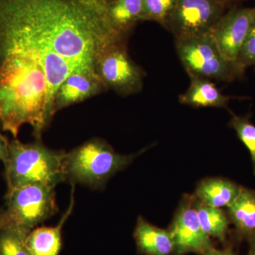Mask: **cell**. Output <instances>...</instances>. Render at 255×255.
<instances>
[{
  "label": "cell",
  "mask_w": 255,
  "mask_h": 255,
  "mask_svg": "<svg viewBox=\"0 0 255 255\" xmlns=\"http://www.w3.org/2000/svg\"><path fill=\"white\" fill-rule=\"evenodd\" d=\"M111 0H0V31L41 65L53 102L73 72L95 71L96 62L127 35L114 26Z\"/></svg>",
  "instance_id": "cell-1"
},
{
  "label": "cell",
  "mask_w": 255,
  "mask_h": 255,
  "mask_svg": "<svg viewBox=\"0 0 255 255\" xmlns=\"http://www.w3.org/2000/svg\"><path fill=\"white\" fill-rule=\"evenodd\" d=\"M54 116L48 97V82L39 63L26 55L8 54L0 58V124L4 131L17 138L24 124L33 128L36 139Z\"/></svg>",
  "instance_id": "cell-2"
},
{
  "label": "cell",
  "mask_w": 255,
  "mask_h": 255,
  "mask_svg": "<svg viewBox=\"0 0 255 255\" xmlns=\"http://www.w3.org/2000/svg\"><path fill=\"white\" fill-rule=\"evenodd\" d=\"M65 155L64 150L46 147L41 139L29 143L13 139L9 142L7 160L4 164L7 190L34 183L56 187L65 181Z\"/></svg>",
  "instance_id": "cell-3"
},
{
  "label": "cell",
  "mask_w": 255,
  "mask_h": 255,
  "mask_svg": "<svg viewBox=\"0 0 255 255\" xmlns=\"http://www.w3.org/2000/svg\"><path fill=\"white\" fill-rule=\"evenodd\" d=\"M139 154L122 155L103 139L92 138L66 152L63 162L65 181L73 185L79 183L102 189L111 177L128 167Z\"/></svg>",
  "instance_id": "cell-4"
},
{
  "label": "cell",
  "mask_w": 255,
  "mask_h": 255,
  "mask_svg": "<svg viewBox=\"0 0 255 255\" xmlns=\"http://www.w3.org/2000/svg\"><path fill=\"white\" fill-rule=\"evenodd\" d=\"M54 187L34 183L7 190L0 210V228L27 235L58 213Z\"/></svg>",
  "instance_id": "cell-5"
},
{
  "label": "cell",
  "mask_w": 255,
  "mask_h": 255,
  "mask_svg": "<svg viewBox=\"0 0 255 255\" xmlns=\"http://www.w3.org/2000/svg\"><path fill=\"white\" fill-rule=\"evenodd\" d=\"M175 47L189 78L232 82L244 75L246 69L222 54L211 33L175 39Z\"/></svg>",
  "instance_id": "cell-6"
},
{
  "label": "cell",
  "mask_w": 255,
  "mask_h": 255,
  "mask_svg": "<svg viewBox=\"0 0 255 255\" xmlns=\"http://www.w3.org/2000/svg\"><path fill=\"white\" fill-rule=\"evenodd\" d=\"M226 9L213 0H178L163 27L175 39L211 33Z\"/></svg>",
  "instance_id": "cell-7"
},
{
  "label": "cell",
  "mask_w": 255,
  "mask_h": 255,
  "mask_svg": "<svg viewBox=\"0 0 255 255\" xmlns=\"http://www.w3.org/2000/svg\"><path fill=\"white\" fill-rule=\"evenodd\" d=\"M126 45L111 47L99 57L95 65L96 73L107 89L124 97L141 91L145 75L130 58Z\"/></svg>",
  "instance_id": "cell-8"
},
{
  "label": "cell",
  "mask_w": 255,
  "mask_h": 255,
  "mask_svg": "<svg viewBox=\"0 0 255 255\" xmlns=\"http://www.w3.org/2000/svg\"><path fill=\"white\" fill-rule=\"evenodd\" d=\"M169 231L174 242V255H202L214 248L211 238L201 227L194 206V196L182 198Z\"/></svg>",
  "instance_id": "cell-9"
},
{
  "label": "cell",
  "mask_w": 255,
  "mask_h": 255,
  "mask_svg": "<svg viewBox=\"0 0 255 255\" xmlns=\"http://www.w3.org/2000/svg\"><path fill=\"white\" fill-rule=\"evenodd\" d=\"M255 18V7L236 6L220 18L211 35L222 54L230 61L238 63V58Z\"/></svg>",
  "instance_id": "cell-10"
},
{
  "label": "cell",
  "mask_w": 255,
  "mask_h": 255,
  "mask_svg": "<svg viewBox=\"0 0 255 255\" xmlns=\"http://www.w3.org/2000/svg\"><path fill=\"white\" fill-rule=\"evenodd\" d=\"M108 90L95 71L73 72L60 85L53 100V112Z\"/></svg>",
  "instance_id": "cell-11"
},
{
  "label": "cell",
  "mask_w": 255,
  "mask_h": 255,
  "mask_svg": "<svg viewBox=\"0 0 255 255\" xmlns=\"http://www.w3.org/2000/svg\"><path fill=\"white\" fill-rule=\"evenodd\" d=\"M72 188L71 199L68 209L60 222L55 226L36 227L28 233L26 245L31 255H59L63 246L62 230L65 221L71 214L75 204L74 187Z\"/></svg>",
  "instance_id": "cell-12"
},
{
  "label": "cell",
  "mask_w": 255,
  "mask_h": 255,
  "mask_svg": "<svg viewBox=\"0 0 255 255\" xmlns=\"http://www.w3.org/2000/svg\"><path fill=\"white\" fill-rule=\"evenodd\" d=\"M133 237L139 254L174 255L173 238L170 231L156 227L142 216H139L137 220Z\"/></svg>",
  "instance_id": "cell-13"
},
{
  "label": "cell",
  "mask_w": 255,
  "mask_h": 255,
  "mask_svg": "<svg viewBox=\"0 0 255 255\" xmlns=\"http://www.w3.org/2000/svg\"><path fill=\"white\" fill-rule=\"evenodd\" d=\"M190 81L187 91L179 96L180 103L196 108H227L231 97L223 95L211 80L190 77Z\"/></svg>",
  "instance_id": "cell-14"
},
{
  "label": "cell",
  "mask_w": 255,
  "mask_h": 255,
  "mask_svg": "<svg viewBox=\"0 0 255 255\" xmlns=\"http://www.w3.org/2000/svg\"><path fill=\"white\" fill-rule=\"evenodd\" d=\"M241 189L227 179L206 178L198 184L194 196L207 205L219 209L228 208L239 195Z\"/></svg>",
  "instance_id": "cell-15"
},
{
  "label": "cell",
  "mask_w": 255,
  "mask_h": 255,
  "mask_svg": "<svg viewBox=\"0 0 255 255\" xmlns=\"http://www.w3.org/2000/svg\"><path fill=\"white\" fill-rule=\"evenodd\" d=\"M228 213L238 237L249 239L255 232V191L242 187Z\"/></svg>",
  "instance_id": "cell-16"
},
{
  "label": "cell",
  "mask_w": 255,
  "mask_h": 255,
  "mask_svg": "<svg viewBox=\"0 0 255 255\" xmlns=\"http://www.w3.org/2000/svg\"><path fill=\"white\" fill-rule=\"evenodd\" d=\"M109 14L114 26L128 36L138 21H143L144 0H111Z\"/></svg>",
  "instance_id": "cell-17"
},
{
  "label": "cell",
  "mask_w": 255,
  "mask_h": 255,
  "mask_svg": "<svg viewBox=\"0 0 255 255\" xmlns=\"http://www.w3.org/2000/svg\"><path fill=\"white\" fill-rule=\"evenodd\" d=\"M194 206L201 227L210 238L225 243L227 237L230 219L219 208L204 204L194 196Z\"/></svg>",
  "instance_id": "cell-18"
},
{
  "label": "cell",
  "mask_w": 255,
  "mask_h": 255,
  "mask_svg": "<svg viewBox=\"0 0 255 255\" xmlns=\"http://www.w3.org/2000/svg\"><path fill=\"white\" fill-rule=\"evenodd\" d=\"M26 236L12 228H0V255H31L26 245Z\"/></svg>",
  "instance_id": "cell-19"
},
{
  "label": "cell",
  "mask_w": 255,
  "mask_h": 255,
  "mask_svg": "<svg viewBox=\"0 0 255 255\" xmlns=\"http://www.w3.org/2000/svg\"><path fill=\"white\" fill-rule=\"evenodd\" d=\"M230 126L249 151L255 174V126L247 117H238L234 114H232Z\"/></svg>",
  "instance_id": "cell-20"
},
{
  "label": "cell",
  "mask_w": 255,
  "mask_h": 255,
  "mask_svg": "<svg viewBox=\"0 0 255 255\" xmlns=\"http://www.w3.org/2000/svg\"><path fill=\"white\" fill-rule=\"evenodd\" d=\"M178 0H144L143 21H153L164 26L166 18Z\"/></svg>",
  "instance_id": "cell-21"
},
{
  "label": "cell",
  "mask_w": 255,
  "mask_h": 255,
  "mask_svg": "<svg viewBox=\"0 0 255 255\" xmlns=\"http://www.w3.org/2000/svg\"><path fill=\"white\" fill-rule=\"evenodd\" d=\"M238 63L244 69L255 65V18L242 47Z\"/></svg>",
  "instance_id": "cell-22"
},
{
  "label": "cell",
  "mask_w": 255,
  "mask_h": 255,
  "mask_svg": "<svg viewBox=\"0 0 255 255\" xmlns=\"http://www.w3.org/2000/svg\"><path fill=\"white\" fill-rule=\"evenodd\" d=\"M9 141L7 137L0 132V161L4 164L9 156Z\"/></svg>",
  "instance_id": "cell-23"
},
{
  "label": "cell",
  "mask_w": 255,
  "mask_h": 255,
  "mask_svg": "<svg viewBox=\"0 0 255 255\" xmlns=\"http://www.w3.org/2000/svg\"><path fill=\"white\" fill-rule=\"evenodd\" d=\"M201 255H238L231 249V248H226L224 250H218L212 248L208 250L205 253Z\"/></svg>",
  "instance_id": "cell-24"
},
{
  "label": "cell",
  "mask_w": 255,
  "mask_h": 255,
  "mask_svg": "<svg viewBox=\"0 0 255 255\" xmlns=\"http://www.w3.org/2000/svg\"><path fill=\"white\" fill-rule=\"evenodd\" d=\"M213 1L221 5L225 9H229L238 6V3L241 2L243 0H213Z\"/></svg>",
  "instance_id": "cell-25"
},
{
  "label": "cell",
  "mask_w": 255,
  "mask_h": 255,
  "mask_svg": "<svg viewBox=\"0 0 255 255\" xmlns=\"http://www.w3.org/2000/svg\"><path fill=\"white\" fill-rule=\"evenodd\" d=\"M250 243L249 254L248 255H255V232L248 239Z\"/></svg>",
  "instance_id": "cell-26"
}]
</instances>
